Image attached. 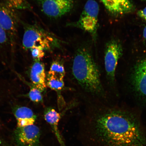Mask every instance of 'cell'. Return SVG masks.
<instances>
[{
	"instance_id": "14",
	"label": "cell",
	"mask_w": 146,
	"mask_h": 146,
	"mask_svg": "<svg viewBox=\"0 0 146 146\" xmlns=\"http://www.w3.org/2000/svg\"><path fill=\"white\" fill-rule=\"evenodd\" d=\"M65 72L62 64L58 61H54L51 65L48 76H52L63 80Z\"/></svg>"
},
{
	"instance_id": "19",
	"label": "cell",
	"mask_w": 146,
	"mask_h": 146,
	"mask_svg": "<svg viewBox=\"0 0 146 146\" xmlns=\"http://www.w3.org/2000/svg\"><path fill=\"white\" fill-rule=\"evenodd\" d=\"M9 40L8 35L0 26V47L6 44Z\"/></svg>"
},
{
	"instance_id": "10",
	"label": "cell",
	"mask_w": 146,
	"mask_h": 146,
	"mask_svg": "<svg viewBox=\"0 0 146 146\" xmlns=\"http://www.w3.org/2000/svg\"><path fill=\"white\" fill-rule=\"evenodd\" d=\"M106 9L115 15H123L132 12L134 5L131 0H100Z\"/></svg>"
},
{
	"instance_id": "1",
	"label": "cell",
	"mask_w": 146,
	"mask_h": 146,
	"mask_svg": "<svg viewBox=\"0 0 146 146\" xmlns=\"http://www.w3.org/2000/svg\"><path fill=\"white\" fill-rule=\"evenodd\" d=\"M79 137L84 146H146V128L136 115L125 111L100 115Z\"/></svg>"
},
{
	"instance_id": "8",
	"label": "cell",
	"mask_w": 146,
	"mask_h": 146,
	"mask_svg": "<svg viewBox=\"0 0 146 146\" xmlns=\"http://www.w3.org/2000/svg\"><path fill=\"white\" fill-rule=\"evenodd\" d=\"M40 132L34 125L17 127L14 131V138L18 146H37Z\"/></svg>"
},
{
	"instance_id": "18",
	"label": "cell",
	"mask_w": 146,
	"mask_h": 146,
	"mask_svg": "<svg viewBox=\"0 0 146 146\" xmlns=\"http://www.w3.org/2000/svg\"><path fill=\"white\" fill-rule=\"evenodd\" d=\"M32 57L34 61H39L42 59L45 55L44 50L43 49L35 47L30 49Z\"/></svg>"
},
{
	"instance_id": "13",
	"label": "cell",
	"mask_w": 146,
	"mask_h": 146,
	"mask_svg": "<svg viewBox=\"0 0 146 146\" xmlns=\"http://www.w3.org/2000/svg\"><path fill=\"white\" fill-rule=\"evenodd\" d=\"M45 119L51 125L56 135L58 141L61 146H65V144L58 129V123L61 118V115L55 110L49 108L45 111Z\"/></svg>"
},
{
	"instance_id": "7",
	"label": "cell",
	"mask_w": 146,
	"mask_h": 146,
	"mask_svg": "<svg viewBox=\"0 0 146 146\" xmlns=\"http://www.w3.org/2000/svg\"><path fill=\"white\" fill-rule=\"evenodd\" d=\"M123 52L121 45L117 41H111L107 44L106 46L104 59L105 68L107 76L112 81H114L117 66Z\"/></svg>"
},
{
	"instance_id": "16",
	"label": "cell",
	"mask_w": 146,
	"mask_h": 146,
	"mask_svg": "<svg viewBox=\"0 0 146 146\" xmlns=\"http://www.w3.org/2000/svg\"><path fill=\"white\" fill-rule=\"evenodd\" d=\"M46 85L52 90L59 92L64 86L63 80L52 76H48Z\"/></svg>"
},
{
	"instance_id": "17",
	"label": "cell",
	"mask_w": 146,
	"mask_h": 146,
	"mask_svg": "<svg viewBox=\"0 0 146 146\" xmlns=\"http://www.w3.org/2000/svg\"><path fill=\"white\" fill-rule=\"evenodd\" d=\"M28 96L31 100L35 103H38L43 100L41 92L32 85L31 86L30 90Z\"/></svg>"
},
{
	"instance_id": "9",
	"label": "cell",
	"mask_w": 146,
	"mask_h": 146,
	"mask_svg": "<svg viewBox=\"0 0 146 146\" xmlns=\"http://www.w3.org/2000/svg\"><path fill=\"white\" fill-rule=\"evenodd\" d=\"M132 79L133 87L136 92L146 97V58L137 64Z\"/></svg>"
},
{
	"instance_id": "20",
	"label": "cell",
	"mask_w": 146,
	"mask_h": 146,
	"mask_svg": "<svg viewBox=\"0 0 146 146\" xmlns=\"http://www.w3.org/2000/svg\"><path fill=\"white\" fill-rule=\"evenodd\" d=\"M137 14L140 17L146 21V7L142 10L138 11Z\"/></svg>"
},
{
	"instance_id": "12",
	"label": "cell",
	"mask_w": 146,
	"mask_h": 146,
	"mask_svg": "<svg viewBox=\"0 0 146 146\" xmlns=\"http://www.w3.org/2000/svg\"><path fill=\"white\" fill-rule=\"evenodd\" d=\"M13 112L17 121L18 127L34 125L36 116L30 109L25 107L17 106L13 110Z\"/></svg>"
},
{
	"instance_id": "15",
	"label": "cell",
	"mask_w": 146,
	"mask_h": 146,
	"mask_svg": "<svg viewBox=\"0 0 146 146\" xmlns=\"http://www.w3.org/2000/svg\"><path fill=\"white\" fill-rule=\"evenodd\" d=\"M13 9L21 10H31L32 7L26 0H7L6 3Z\"/></svg>"
},
{
	"instance_id": "21",
	"label": "cell",
	"mask_w": 146,
	"mask_h": 146,
	"mask_svg": "<svg viewBox=\"0 0 146 146\" xmlns=\"http://www.w3.org/2000/svg\"><path fill=\"white\" fill-rule=\"evenodd\" d=\"M143 36L144 39L146 40V26L144 29L143 31Z\"/></svg>"
},
{
	"instance_id": "22",
	"label": "cell",
	"mask_w": 146,
	"mask_h": 146,
	"mask_svg": "<svg viewBox=\"0 0 146 146\" xmlns=\"http://www.w3.org/2000/svg\"><path fill=\"white\" fill-rule=\"evenodd\" d=\"M142 1H146V0H142Z\"/></svg>"
},
{
	"instance_id": "2",
	"label": "cell",
	"mask_w": 146,
	"mask_h": 146,
	"mask_svg": "<svg viewBox=\"0 0 146 146\" xmlns=\"http://www.w3.org/2000/svg\"><path fill=\"white\" fill-rule=\"evenodd\" d=\"M72 72L80 84L94 94L102 92L99 69L92 55L85 48L78 49L75 55Z\"/></svg>"
},
{
	"instance_id": "3",
	"label": "cell",
	"mask_w": 146,
	"mask_h": 146,
	"mask_svg": "<svg viewBox=\"0 0 146 146\" xmlns=\"http://www.w3.org/2000/svg\"><path fill=\"white\" fill-rule=\"evenodd\" d=\"M24 34L23 47L25 50L35 47L50 50L59 46V40L37 25H30L21 22Z\"/></svg>"
},
{
	"instance_id": "11",
	"label": "cell",
	"mask_w": 146,
	"mask_h": 146,
	"mask_svg": "<svg viewBox=\"0 0 146 146\" xmlns=\"http://www.w3.org/2000/svg\"><path fill=\"white\" fill-rule=\"evenodd\" d=\"M30 77L33 85L41 92L46 87V74L44 64L39 61H34L31 67Z\"/></svg>"
},
{
	"instance_id": "5",
	"label": "cell",
	"mask_w": 146,
	"mask_h": 146,
	"mask_svg": "<svg viewBox=\"0 0 146 146\" xmlns=\"http://www.w3.org/2000/svg\"><path fill=\"white\" fill-rule=\"evenodd\" d=\"M14 9L6 3H0V26L8 35L12 46H14L19 21Z\"/></svg>"
},
{
	"instance_id": "6",
	"label": "cell",
	"mask_w": 146,
	"mask_h": 146,
	"mask_svg": "<svg viewBox=\"0 0 146 146\" xmlns=\"http://www.w3.org/2000/svg\"><path fill=\"white\" fill-rule=\"evenodd\" d=\"M41 10L48 17L58 18L70 12L74 5L73 0H36Z\"/></svg>"
},
{
	"instance_id": "4",
	"label": "cell",
	"mask_w": 146,
	"mask_h": 146,
	"mask_svg": "<svg viewBox=\"0 0 146 146\" xmlns=\"http://www.w3.org/2000/svg\"><path fill=\"white\" fill-rule=\"evenodd\" d=\"M99 11L98 3L94 0H88L76 26L95 36L98 27Z\"/></svg>"
}]
</instances>
